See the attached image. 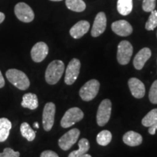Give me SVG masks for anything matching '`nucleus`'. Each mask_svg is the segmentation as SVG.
Segmentation results:
<instances>
[{
	"instance_id": "obj_1",
	"label": "nucleus",
	"mask_w": 157,
	"mask_h": 157,
	"mask_svg": "<svg viewBox=\"0 0 157 157\" xmlns=\"http://www.w3.org/2000/svg\"><path fill=\"white\" fill-rule=\"evenodd\" d=\"M65 70L64 63L62 60H53L48 65L45 71V80L49 84H56L60 81Z\"/></svg>"
},
{
	"instance_id": "obj_2",
	"label": "nucleus",
	"mask_w": 157,
	"mask_h": 157,
	"mask_svg": "<svg viewBox=\"0 0 157 157\" xmlns=\"http://www.w3.org/2000/svg\"><path fill=\"white\" fill-rule=\"evenodd\" d=\"M6 77L12 84L21 90H27L30 86V81L26 74L21 71L9 69L6 72Z\"/></svg>"
},
{
	"instance_id": "obj_3",
	"label": "nucleus",
	"mask_w": 157,
	"mask_h": 157,
	"mask_svg": "<svg viewBox=\"0 0 157 157\" xmlns=\"http://www.w3.org/2000/svg\"><path fill=\"white\" fill-rule=\"evenodd\" d=\"M83 118L84 113L79 108H71L65 113L60 121V125L63 128H68L81 121Z\"/></svg>"
},
{
	"instance_id": "obj_4",
	"label": "nucleus",
	"mask_w": 157,
	"mask_h": 157,
	"mask_svg": "<svg viewBox=\"0 0 157 157\" xmlns=\"http://www.w3.org/2000/svg\"><path fill=\"white\" fill-rule=\"evenodd\" d=\"M100 89V82L91 79L86 82L79 90V95L84 101H90L97 96Z\"/></svg>"
},
{
	"instance_id": "obj_5",
	"label": "nucleus",
	"mask_w": 157,
	"mask_h": 157,
	"mask_svg": "<svg viewBox=\"0 0 157 157\" xmlns=\"http://www.w3.org/2000/svg\"><path fill=\"white\" fill-rule=\"evenodd\" d=\"M133 53V48L128 41L124 40L119 43L117 48V60L119 64L127 65L130 61Z\"/></svg>"
},
{
	"instance_id": "obj_6",
	"label": "nucleus",
	"mask_w": 157,
	"mask_h": 157,
	"mask_svg": "<svg viewBox=\"0 0 157 157\" xmlns=\"http://www.w3.org/2000/svg\"><path fill=\"white\" fill-rule=\"evenodd\" d=\"M112 104L109 99H105L101 102L97 112V123L99 126L103 127L109 122L111 114Z\"/></svg>"
},
{
	"instance_id": "obj_7",
	"label": "nucleus",
	"mask_w": 157,
	"mask_h": 157,
	"mask_svg": "<svg viewBox=\"0 0 157 157\" xmlns=\"http://www.w3.org/2000/svg\"><path fill=\"white\" fill-rule=\"evenodd\" d=\"M80 135L79 129L74 128L70 129L68 132L63 135L59 139L58 145L60 148L63 151H68L77 142Z\"/></svg>"
},
{
	"instance_id": "obj_8",
	"label": "nucleus",
	"mask_w": 157,
	"mask_h": 157,
	"mask_svg": "<svg viewBox=\"0 0 157 157\" xmlns=\"http://www.w3.org/2000/svg\"><path fill=\"white\" fill-rule=\"evenodd\" d=\"M81 68V62L77 58H73L68 63L66 70L64 81L68 85H71L77 79Z\"/></svg>"
},
{
	"instance_id": "obj_9",
	"label": "nucleus",
	"mask_w": 157,
	"mask_h": 157,
	"mask_svg": "<svg viewBox=\"0 0 157 157\" xmlns=\"http://www.w3.org/2000/svg\"><path fill=\"white\" fill-rule=\"evenodd\" d=\"M56 105L52 102L44 105L42 114V124L44 129L47 132L50 131L53 127L56 114Z\"/></svg>"
},
{
	"instance_id": "obj_10",
	"label": "nucleus",
	"mask_w": 157,
	"mask_h": 157,
	"mask_svg": "<svg viewBox=\"0 0 157 157\" xmlns=\"http://www.w3.org/2000/svg\"><path fill=\"white\" fill-rule=\"evenodd\" d=\"M15 14L23 23H30L34 19V13L30 6L24 2L17 3L15 7Z\"/></svg>"
},
{
	"instance_id": "obj_11",
	"label": "nucleus",
	"mask_w": 157,
	"mask_h": 157,
	"mask_svg": "<svg viewBox=\"0 0 157 157\" xmlns=\"http://www.w3.org/2000/svg\"><path fill=\"white\" fill-rule=\"evenodd\" d=\"M106 15L103 12L98 13L94 21L93 28L91 30L92 36L98 37L101 36L106 29Z\"/></svg>"
},
{
	"instance_id": "obj_12",
	"label": "nucleus",
	"mask_w": 157,
	"mask_h": 157,
	"mask_svg": "<svg viewBox=\"0 0 157 157\" xmlns=\"http://www.w3.org/2000/svg\"><path fill=\"white\" fill-rule=\"evenodd\" d=\"M48 52L49 48L46 43L39 42L35 44L31 49V56L34 62L40 63L44 60Z\"/></svg>"
},
{
	"instance_id": "obj_13",
	"label": "nucleus",
	"mask_w": 157,
	"mask_h": 157,
	"mask_svg": "<svg viewBox=\"0 0 157 157\" xmlns=\"http://www.w3.org/2000/svg\"><path fill=\"white\" fill-rule=\"evenodd\" d=\"M111 29L116 34L120 36H127L132 33L133 29L130 23L124 20H120L111 24Z\"/></svg>"
},
{
	"instance_id": "obj_14",
	"label": "nucleus",
	"mask_w": 157,
	"mask_h": 157,
	"mask_svg": "<svg viewBox=\"0 0 157 157\" xmlns=\"http://www.w3.org/2000/svg\"><path fill=\"white\" fill-rule=\"evenodd\" d=\"M128 86L133 97L140 99L146 94V88L144 84L137 78H131L128 81Z\"/></svg>"
},
{
	"instance_id": "obj_15",
	"label": "nucleus",
	"mask_w": 157,
	"mask_h": 157,
	"mask_svg": "<svg viewBox=\"0 0 157 157\" xmlns=\"http://www.w3.org/2000/svg\"><path fill=\"white\" fill-rule=\"evenodd\" d=\"M90 23L87 21H80L74 25L70 29V35L74 39H80L88 32L90 29Z\"/></svg>"
},
{
	"instance_id": "obj_16",
	"label": "nucleus",
	"mask_w": 157,
	"mask_h": 157,
	"mask_svg": "<svg viewBox=\"0 0 157 157\" xmlns=\"http://www.w3.org/2000/svg\"><path fill=\"white\" fill-rule=\"evenodd\" d=\"M151 56V50L148 48H144L137 52L133 60V65L137 70H141L147 60Z\"/></svg>"
},
{
	"instance_id": "obj_17",
	"label": "nucleus",
	"mask_w": 157,
	"mask_h": 157,
	"mask_svg": "<svg viewBox=\"0 0 157 157\" xmlns=\"http://www.w3.org/2000/svg\"><path fill=\"white\" fill-rule=\"evenodd\" d=\"M123 141L127 146L135 147L140 146L142 143L143 137L134 131H129L124 135Z\"/></svg>"
},
{
	"instance_id": "obj_18",
	"label": "nucleus",
	"mask_w": 157,
	"mask_h": 157,
	"mask_svg": "<svg viewBox=\"0 0 157 157\" xmlns=\"http://www.w3.org/2000/svg\"><path fill=\"white\" fill-rule=\"evenodd\" d=\"M21 105L25 109L35 110L39 106L38 98L34 93H26L23 96V101Z\"/></svg>"
},
{
	"instance_id": "obj_19",
	"label": "nucleus",
	"mask_w": 157,
	"mask_h": 157,
	"mask_svg": "<svg viewBox=\"0 0 157 157\" xmlns=\"http://www.w3.org/2000/svg\"><path fill=\"white\" fill-rule=\"evenodd\" d=\"M12 123L7 118L0 119V142L6 141L10 135Z\"/></svg>"
},
{
	"instance_id": "obj_20",
	"label": "nucleus",
	"mask_w": 157,
	"mask_h": 157,
	"mask_svg": "<svg viewBox=\"0 0 157 157\" xmlns=\"http://www.w3.org/2000/svg\"><path fill=\"white\" fill-rule=\"evenodd\" d=\"M133 8L132 0H118L117 10L121 15H128L130 14Z\"/></svg>"
},
{
	"instance_id": "obj_21",
	"label": "nucleus",
	"mask_w": 157,
	"mask_h": 157,
	"mask_svg": "<svg viewBox=\"0 0 157 157\" xmlns=\"http://www.w3.org/2000/svg\"><path fill=\"white\" fill-rule=\"evenodd\" d=\"M78 150L71 152L68 157H79L82 155L87 154L90 149V143L87 139L82 138L78 141Z\"/></svg>"
},
{
	"instance_id": "obj_22",
	"label": "nucleus",
	"mask_w": 157,
	"mask_h": 157,
	"mask_svg": "<svg viewBox=\"0 0 157 157\" xmlns=\"http://www.w3.org/2000/svg\"><path fill=\"white\" fill-rule=\"evenodd\" d=\"M66 5L70 10L81 13L86 9V4L83 0H66Z\"/></svg>"
},
{
	"instance_id": "obj_23",
	"label": "nucleus",
	"mask_w": 157,
	"mask_h": 157,
	"mask_svg": "<svg viewBox=\"0 0 157 157\" xmlns=\"http://www.w3.org/2000/svg\"><path fill=\"white\" fill-rule=\"evenodd\" d=\"M21 132L23 137L28 141H33L36 137V132L32 129L28 123L23 122L21 125Z\"/></svg>"
},
{
	"instance_id": "obj_24",
	"label": "nucleus",
	"mask_w": 157,
	"mask_h": 157,
	"mask_svg": "<svg viewBox=\"0 0 157 157\" xmlns=\"http://www.w3.org/2000/svg\"><path fill=\"white\" fill-rule=\"evenodd\" d=\"M96 140L100 146H106L112 140V134L109 130H103L98 133Z\"/></svg>"
},
{
	"instance_id": "obj_25",
	"label": "nucleus",
	"mask_w": 157,
	"mask_h": 157,
	"mask_svg": "<svg viewBox=\"0 0 157 157\" xmlns=\"http://www.w3.org/2000/svg\"><path fill=\"white\" fill-rule=\"evenodd\" d=\"M157 121V109H154L147 113L142 119V124L144 127H151Z\"/></svg>"
},
{
	"instance_id": "obj_26",
	"label": "nucleus",
	"mask_w": 157,
	"mask_h": 157,
	"mask_svg": "<svg viewBox=\"0 0 157 157\" xmlns=\"http://www.w3.org/2000/svg\"><path fill=\"white\" fill-rule=\"evenodd\" d=\"M157 26V10L151 12L148 21L146 23V29L148 31H153Z\"/></svg>"
},
{
	"instance_id": "obj_27",
	"label": "nucleus",
	"mask_w": 157,
	"mask_h": 157,
	"mask_svg": "<svg viewBox=\"0 0 157 157\" xmlns=\"http://www.w3.org/2000/svg\"><path fill=\"white\" fill-rule=\"evenodd\" d=\"M148 98L153 104H157V80L154 81L151 87Z\"/></svg>"
},
{
	"instance_id": "obj_28",
	"label": "nucleus",
	"mask_w": 157,
	"mask_h": 157,
	"mask_svg": "<svg viewBox=\"0 0 157 157\" xmlns=\"http://www.w3.org/2000/svg\"><path fill=\"white\" fill-rule=\"evenodd\" d=\"M156 7V0H143V10L146 13L154 10Z\"/></svg>"
},
{
	"instance_id": "obj_29",
	"label": "nucleus",
	"mask_w": 157,
	"mask_h": 157,
	"mask_svg": "<svg viewBox=\"0 0 157 157\" xmlns=\"http://www.w3.org/2000/svg\"><path fill=\"white\" fill-rule=\"evenodd\" d=\"M20 153L14 151L10 148H6L4 149L3 152L0 154V157H19Z\"/></svg>"
},
{
	"instance_id": "obj_30",
	"label": "nucleus",
	"mask_w": 157,
	"mask_h": 157,
	"mask_svg": "<svg viewBox=\"0 0 157 157\" xmlns=\"http://www.w3.org/2000/svg\"><path fill=\"white\" fill-rule=\"evenodd\" d=\"M40 157H59L58 155L56 152L52 151H44L40 155Z\"/></svg>"
},
{
	"instance_id": "obj_31",
	"label": "nucleus",
	"mask_w": 157,
	"mask_h": 157,
	"mask_svg": "<svg viewBox=\"0 0 157 157\" xmlns=\"http://www.w3.org/2000/svg\"><path fill=\"white\" fill-rule=\"evenodd\" d=\"M156 130H157V121L156 123H154L152 126L149 127V129H148L149 134L152 135H155V133H156Z\"/></svg>"
},
{
	"instance_id": "obj_32",
	"label": "nucleus",
	"mask_w": 157,
	"mask_h": 157,
	"mask_svg": "<svg viewBox=\"0 0 157 157\" xmlns=\"http://www.w3.org/2000/svg\"><path fill=\"white\" fill-rule=\"evenodd\" d=\"M5 78H4L2 74L1 71H0V88H2L4 86H5Z\"/></svg>"
},
{
	"instance_id": "obj_33",
	"label": "nucleus",
	"mask_w": 157,
	"mask_h": 157,
	"mask_svg": "<svg viewBox=\"0 0 157 157\" xmlns=\"http://www.w3.org/2000/svg\"><path fill=\"white\" fill-rule=\"evenodd\" d=\"M5 15L3 13H2V12H0V23H2L4 21H5Z\"/></svg>"
},
{
	"instance_id": "obj_34",
	"label": "nucleus",
	"mask_w": 157,
	"mask_h": 157,
	"mask_svg": "<svg viewBox=\"0 0 157 157\" xmlns=\"http://www.w3.org/2000/svg\"><path fill=\"white\" fill-rule=\"evenodd\" d=\"M34 127H36V128H37V129H39V124H38V122H35V123L34 124Z\"/></svg>"
},
{
	"instance_id": "obj_35",
	"label": "nucleus",
	"mask_w": 157,
	"mask_h": 157,
	"mask_svg": "<svg viewBox=\"0 0 157 157\" xmlns=\"http://www.w3.org/2000/svg\"><path fill=\"white\" fill-rule=\"evenodd\" d=\"M79 157H92V156H90V154H85L82 155V156H79Z\"/></svg>"
},
{
	"instance_id": "obj_36",
	"label": "nucleus",
	"mask_w": 157,
	"mask_h": 157,
	"mask_svg": "<svg viewBox=\"0 0 157 157\" xmlns=\"http://www.w3.org/2000/svg\"><path fill=\"white\" fill-rule=\"evenodd\" d=\"M50 1H52V2H60V1H62V0H50Z\"/></svg>"
},
{
	"instance_id": "obj_37",
	"label": "nucleus",
	"mask_w": 157,
	"mask_h": 157,
	"mask_svg": "<svg viewBox=\"0 0 157 157\" xmlns=\"http://www.w3.org/2000/svg\"><path fill=\"white\" fill-rule=\"evenodd\" d=\"M156 36H157V32H156Z\"/></svg>"
}]
</instances>
